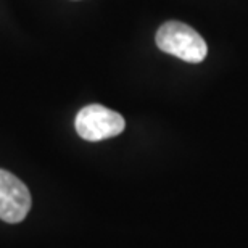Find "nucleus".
I'll return each instance as SVG.
<instances>
[{"label":"nucleus","mask_w":248,"mask_h":248,"mask_svg":"<svg viewBox=\"0 0 248 248\" xmlns=\"http://www.w3.org/2000/svg\"><path fill=\"white\" fill-rule=\"evenodd\" d=\"M156 46L165 53H171L188 63L205 60L208 47L195 29L179 21H168L158 29Z\"/></svg>","instance_id":"obj_1"},{"label":"nucleus","mask_w":248,"mask_h":248,"mask_svg":"<svg viewBox=\"0 0 248 248\" xmlns=\"http://www.w3.org/2000/svg\"><path fill=\"white\" fill-rule=\"evenodd\" d=\"M76 131L84 140L98 142L120 136L124 131V118L102 105L84 107L76 116Z\"/></svg>","instance_id":"obj_2"},{"label":"nucleus","mask_w":248,"mask_h":248,"mask_svg":"<svg viewBox=\"0 0 248 248\" xmlns=\"http://www.w3.org/2000/svg\"><path fill=\"white\" fill-rule=\"evenodd\" d=\"M31 210V195L12 172L0 170V219L5 222H19Z\"/></svg>","instance_id":"obj_3"}]
</instances>
